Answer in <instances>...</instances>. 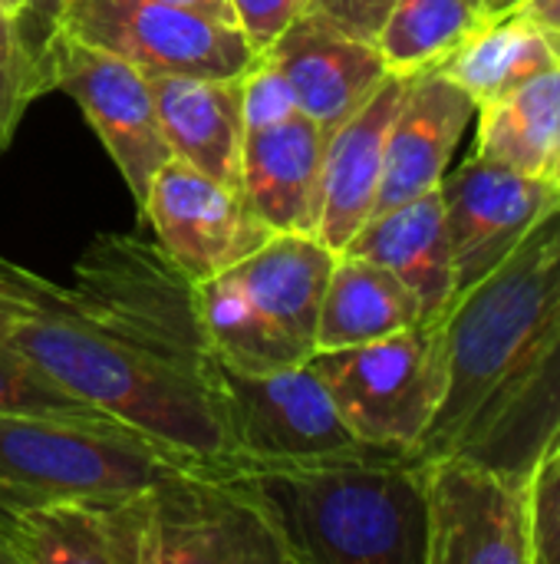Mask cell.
<instances>
[{"mask_svg":"<svg viewBox=\"0 0 560 564\" xmlns=\"http://www.w3.org/2000/svg\"><path fill=\"white\" fill-rule=\"evenodd\" d=\"M0 291L30 304L10 344L83 403L191 459L228 463L211 387L89 314L66 284L0 258Z\"/></svg>","mask_w":560,"mask_h":564,"instance_id":"cell-1","label":"cell"},{"mask_svg":"<svg viewBox=\"0 0 560 564\" xmlns=\"http://www.w3.org/2000/svg\"><path fill=\"white\" fill-rule=\"evenodd\" d=\"M231 466L267 512L290 564H429L422 466L406 453Z\"/></svg>","mask_w":560,"mask_h":564,"instance_id":"cell-2","label":"cell"},{"mask_svg":"<svg viewBox=\"0 0 560 564\" xmlns=\"http://www.w3.org/2000/svg\"><path fill=\"white\" fill-rule=\"evenodd\" d=\"M560 327V205L442 317L446 400L413 459L452 453Z\"/></svg>","mask_w":560,"mask_h":564,"instance_id":"cell-3","label":"cell"},{"mask_svg":"<svg viewBox=\"0 0 560 564\" xmlns=\"http://www.w3.org/2000/svg\"><path fill=\"white\" fill-rule=\"evenodd\" d=\"M178 463L198 459L178 456L122 423L0 413V499L17 512L53 499L139 492Z\"/></svg>","mask_w":560,"mask_h":564,"instance_id":"cell-4","label":"cell"},{"mask_svg":"<svg viewBox=\"0 0 560 564\" xmlns=\"http://www.w3.org/2000/svg\"><path fill=\"white\" fill-rule=\"evenodd\" d=\"M73 297L139 347L211 387L215 350L201 327L195 281L132 235H102L73 264Z\"/></svg>","mask_w":560,"mask_h":564,"instance_id":"cell-5","label":"cell"},{"mask_svg":"<svg viewBox=\"0 0 560 564\" xmlns=\"http://www.w3.org/2000/svg\"><path fill=\"white\" fill-rule=\"evenodd\" d=\"M310 367L360 443L413 456L446 400L442 321L356 347L317 350Z\"/></svg>","mask_w":560,"mask_h":564,"instance_id":"cell-6","label":"cell"},{"mask_svg":"<svg viewBox=\"0 0 560 564\" xmlns=\"http://www.w3.org/2000/svg\"><path fill=\"white\" fill-rule=\"evenodd\" d=\"M139 564H290L231 463H178L139 489Z\"/></svg>","mask_w":560,"mask_h":564,"instance_id":"cell-7","label":"cell"},{"mask_svg":"<svg viewBox=\"0 0 560 564\" xmlns=\"http://www.w3.org/2000/svg\"><path fill=\"white\" fill-rule=\"evenodd\" d=\"M211 397L231 449L228 463L287 466L376 449L343 423L310 360L251 373L215 357Z\"/></svg>","mask_w":560,"mask_h":564,"instance_id":"cell-8","label":"cell"},{"mask_svg":"<svg viewBox=\"0 0 560 564\" xmlns=\"http://www.w3.org/2000/svg\"><path fill=\"white\" fill-rule=\"evenodd\" d=\"M63 30L142 76H241L257 59L238 23L165 0H66Z\"/></svg>","mask_w":560,"mask_h":564,"instance_id":"cell-9","label":"cell"},{"mask_svg":"<svg viewBox=\"0 0 560 564\" xmlns=\"http://www.w3.org/2000/svg\"><path fill=\"white\" fill-rule=\"evenodd\" d=\"M429 564H535L528 476H512L469 453L419 459Z\"/></svg>","mask_w":560,"mask_h":564,"instance_id":"cell-10","label":"cell"},{"mask_svg":"<svg viewBox=\"0 0 560 564\" xmlns=\"http://www.w3.org/2000/svg\"><path fill=\"white\" fill-rule=\"evenodd\" d=\"M53 89L76 99L142 208L155 172L172 159L149 79L122 56L59 30L53 46Z\"/></svg>","mask_w":560,"mask_h":564,"instance_id":"cell-11","label":"cell"},{"mask_svg":"<svg viewBox=\"0 0 560 564\" xmlns=\"http://www.w3.org/2000/svg\"><path fill=\"white\" fill-rule=\"evenodd\" d=\"M158 248L191 278L208 281L254 254L274 231L251 212L241 188H231L178 159H168L139 208Z\"/></svg>","mask_w":560,"mask_h":564,"instance_id":"cell-12","label":"cell"},{"mask_svg":"<svg viewBox=\"0 0 560 564\" xmlns=\"http://www.w3.org/2000/svg\"><path fill=\"white\" fill-rule=\"evenodd\" d=\"M455 264V297L482 281L505 254L560 205L551 178L469 155L439 182Z\"/></svg>","mask_w":560,"mask_h":564,"instance_id":"cell-13","label":"cell"},{"mask_svg":"<svg viewBox=\"0 0 560 564\" xmlns=\"http://www.w3.org/2000/svg\"><path fill=\"white\" fill-rule=\"evenodd\" d=\"M264 53L290 83L300 116L317 122L323 135L347 122L389 76L373 40H360L314 10L297 17Z\"/></svg>","mask_w":560,"mask_h":564,"instance_id":"cell-14","label":"cell"},{"mask_svg":"<svg viewBox=\"0 0 560 564\" xmlns=\"http://www.w3.org/2000/svg\"><path fill=\"white\" fill-rule=\"evenodd\" d=\"M472 119L475 102L459 83H452L442 69L416 73L386 135V159L373 215L439 188Z\"/></svg>","mask_w":560,"mask_h":564,"instance_id":"cell-15","label":"cell"},{"mask_svg":"<svg viewBox=\"0 0 560 564\" xmlns=\"http://www.w3.org/2000/svg\"><path fill=\"white\" fill-rule=\"evenodd\" d=\"M413 76L389 73L383 86L347 119L340 122L323 145V205L317 238L327 241L333 251H343L350 238L370 221L383 159H386V135L399 112Z\"/></svg>","mask_w":560,"mask_h":564,"instance_id":"cell-16","label":"cell"},{"mask_svg":"<svg viewBox=\"0 0 560 564\" xmlns=\"http://www.w3.org/2000/svg\"><path fill=\"white\" fill-rule=\"evenodd\" d=\"M327 135L307 116L257 129L241 145V195L271 231L317 235Z\"/></svg>","mask_w":560,"mask_h":564,"instance_id":"cell-17","label":"cell"},{"mask_svg":"<svg viewBox=\"0 0 560 564\" xmlns=\"http://www.w3.org/2000/svg\"><path fill=\"white\" fill-rule=\"evenodd\" d=\"M10 545L17 564H139V492L26 506Z\"/></svg>","mask_w":560,"mask_h":564,"instance_id":"cell-18","label":"cell"},{"mask_svg":"<svg viewBox=\"0 0 560 564\" xmlns=\"http://www.w3.org/2000/svg\"><path fill=\"white\" fill-rule=\"evenodd\" d=\"M172 159L241 188V76H145Z\"/></svg>","mask_w":560,"mask_h":564,"instance_id":"cell-19","label":"cell"},{"mask_svg":"<svg viewBox=\"0 0 560 564\" xmlns=\"http://www.w3.org/2000/svg\"><path fill=\"white\" fill-rule=\"evenodd\" d=\"M393 271L419 301L422 324L442 321L455 301V264L439 188L373 215L343 248Z\"/></svg>","mask_w":560,"mask_h":564,"instance_id":"cell-20","label":"cell"},{"mask_svg":"<svg viewBox=\"0 0 560 564\" xmlns=\"http://www.w3.org/2000/svg\"><path fill=\"white\" fill-rule=\"evenodd\" d=\"M558 440L560 327L521 380L459 440L452 453H469L512 476H528Z\"/></svg>","mask_w":560,"mask_h":564,"instance_id":"cell-21","label":"cell"},{"mask_svg":"<svg viewBox=\"0 0 560 564\" xmlns=\"http://www.w3.org/2000/svg\"><path fill=\"white\" fill-rule=\"evenodd\" d=\"M337 251L317 235L274 231L254 254L231 268L257 311L310 354L317 350V321Z\"/></svg>","mask_w":560,"mask_h":564,"instance_id":"cell-22","label":"cell"},{"mask_svg":"<svg viewBox=\"0 0 560 564\" xmlns=\"http://www.w3.org/2000/svg\"><path fill=\"white\" fill-rule=\"evenodd\" d=\"M416 324H422L419 301L393 271L360 254L337 251L320 304L317 350L370 344Z\"/></svg>","mask_w":560,"mask_h":564,"instance_id":"cell-23","label":"cell"},{"mask_svg":"<svg viewBox=\"0 0 560 564\" xmlns=\"http://www.w3.org/2000/svg\"><path fill=\"white\" fill-rule=\"evenodd\" d=\"M479 159L551 178L560 152V66L475 109Z\"/></svg>","mask_w":560,"mask_h":564,"instance_id":"cell-24","label":"cell"},{"mask_svg":"<svg viewBox=\"0 0 560 564\" xmlns=\"http://www.w3.org/2000/svg\"><path fill=\"white\" fill-rule=\"evenodd\" d=\"M554 66H560L558 33L512 13L485 23L436 69L459 83L479 109L482 102H492Z\"/></svg>","mask_w":560,"mask_h":564,"instance_id":"cell-25","label":"cell"},{"mask_svg":"<svg viewBox=\"0 0 560 564\" xmlns=\"http://www.w3.org/2000/svg\"><path fill=\"white\" fill-rule=\"evenodd\" d=\"M195 297L201 327L218 360L251 373L310 360V350L287 337L277 324H271L241 291L231 271L195 281Z\"/></svg>","mask_w":560,"mask_h":564,"instance_id":"cell-26","label":"cell"},{"mask_svg":"<svg viewBox=\"0 0 560 564\" xmlns=\"http://www.w3.org/2000/svg\"><path fill=\"white\" fill-rule=\"evenodd\" d=\"M492 17L479 0H396L376 46L389 73L416 76L442 66Z\"/></svg>","mask_w":560,"mask_h":564,"instance_id":"cell-27","label":"cell"},{"mask_svg":"<svg viewBox=\"0 0 560 564\" xmlns=\"http://www.w3.org/2000/svg\"><path fill=\"white\" fill-rule=\"evenodd\" d=\"M0 413H36V416H69L89 423H119L102 410L83 403L63 390L50 373H43L26 354L10 340H0Z\"/></svg>","mask_w":560,"mask_h":564,"instance_id":"cell-28","label":"cell"},{"mask_svg":"<svg viewBox=\"0 0 560 564\" xmlns=\"http://www.w3.org/2000/svg\"><path fill=\"white\" fill-rule=\"evenodd\" d=\"M40 96L30 56L13 26V17L0 10V152L13 142V132L26 106Z\"/></svg>","mask_w":560,"mask_h":564,"instance_id":"cell-29","label":"cell"},{"mask_svg":"<svg viewBox=\"0 0 560 564\" xmlns=\"http://www.w3.org/2000/svg\"><path fill=\"white\" fill-rule=\"evenodd\" d=\"M528 509L535 564H560V440L528 473Z\"/></svg>","mask_w":560,"mask_h":564,"instance_id":"cell-30","label":"cell"},{"mask_svg":"<svg viewBox=\"0 0 560 564\" xmlns=\"http://www.w3.org/2000/svg\"><path fill=\"white\" fill-rule=\"evenodd\" d=\"M241 112L244 132H257L300 116L290 83L267 53H257V59L241 73Z\"/></svg>","mask_w":560,"mask_h":564,"instance_id":"cell-31","label":"cell"},{"mask_svg":"<svg viewBox=\"0 0 560 564\" xmlns=\"http://www.w3.org/2000/svg\"><path fill=\"white\" fill-rule=\"evenodd\" d=\"M63 10L66 0H23L20 20L13 23L30 56L40 96L53 89V46L63 30Z\"/></svg>","mask_w":560,"mask_h":564,"instance_id":"cell-32","label":"cell"},{"mask_svg":"<svg viewBox=\"0 0 560 564\" xmlns=\"http://www.w3.org/2000/svg\"><path fill=\"white\" fill-rule=\"evenodd\" d=\"M234 23L248 36V43L264 53L297 17L310 10V0H228Z\"/></svg>","mask_w":560,"mask_h":564,"instance_id":"cell-33","label":"cell"},{"mask_svg":"<svg viewBox=\"0 0 560 564\" xmlns=\"http://www.w3.org/2000/svg\"><path fill=\"white\" fill-rule=\"evenodd\" d=\"M396 7V0H310V10L320 13L323 20H330L333 26L360 36V40H373L380 36L389 10Z\"/></svg>","mask_w":560,"mask_h":564,"instance_id":"cell-34","label":"cell"},{"mask_svg":"<svg viewBox=\"0 0 560 564\" xmlns=\"http://www.w3.org/2000/svg\"><path fill=\"white\" fill-rule=\"evenodd\" d=\"M515 13L535 20L538 26H545V30L560 36V0H525Z\"/></svg>","mask_w":560,"mask_h":564,"instance_id":"cell-35","label":"cell"},{"mask_svg":"<svg viewBox=\"0 0 560 564\" xmlns=\"http://www.w3.org/2000/svg\"><path fill=\"white\" fill-rule=\"evenodd\" d=\"M26 314H30V304H26V301H20V297L0 291V340H10L13 327H17Z\"/></svg>","mask_w":560,"mask_h":564,"instance_id":"cell-36","label":"cell"},{"mask_svg":"<svg viewBox=\"0 0 560 564\" xmlns=\"http://www.w3.org/2000/svg\"><path fill=\"white\" fill-rule=\"evenodd\" d=\"M165 3H175V7H185V10H198L205 17L234 23V13H231V3L228 0H165Z\"/></svg>","mask_w":560,"mask_h":564,"instance_id":"cell-37","label":"cell"},{"mask_svg":"<svg viewBox=\"0 0 560 564\" xmlns=\"http://www.w3.org/2000/svg\"><path fill=\"white\" fill-rule=\"evenodd\" d=\"M525 0H482V10L492 17V20H502V17H512Z\"/></svg>","mask_w":560,"mask_h":564,"instance_id":"cell-38","label":"cell"},{"mask_svg":"<svg viewBox=\"0 0 560 564\" xmlns=\"http://www.w3.org/2000/svg\"><path fill=\"white\" fill-rule=\"evenodd\" d=\"M13 519H17V509H10L3 499H0V539L10 545V539H13ZM10 552H13V545H10ZM17 558V555H13Z\"/></svg>","mask_w":560,"mask_h":564,"instance_id":"cell-39","label":"cell"},{"mask_svg":"<svg viewBox=\"0 0 560 564\" xmlns=\"http://www.w3.org/2000/svg\"><path fill=\"white\" fill-rule=\"evenodd\" d=\"M0 10H7L13 17V23L20 20V10H23V0H0Z\"/></svg>","mask_w":560,"mask_h":564,"instance_id":"cell-40","label":"cell"},{"mask_svg":"<svg viewBox=\"0 0 560 564\" xmlns=\"http://www.w3.org/2000/svg\"><path fill=\"white\" fill-rule=\"evenodd\" d=\"M0 564H17V558H13V552H10V545L0 539Z\"/></svg>","mask_w":560,"mask_h":564,"instance_id":"cell-41","label":"cell"},{"mask_svg":"<svg viewBox=\"0 0 560 564\" xmlns=\"http://www.w3.org/2000/svg\"><path fill=\"white\" fill-rule=\"evenodd\" d=\"M551 182L560 188V152H558V162H554V172H551Z\"/></svg>","mask_w":560,"mask_h":564,"instance_id":"cell-42","label":"cell"},{"mask_svg":"<svg viewBox=\"0 0 560 564\" xmlns=\"http://www.w3.org/2000/svg\"><path fill=\"white\" fill-rule=\"evenodd\" d=\"M479 3H482V0H479Z\"/></svg>","mask_w":560,"mask_h":564,"instance_id":"cell-43","label":"cell"}]
</instances>
